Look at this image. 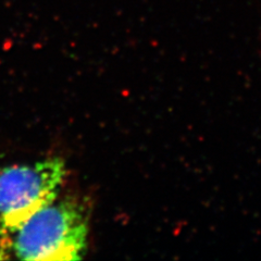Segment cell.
Here are the masks:
<instances>
[{
  "instance_id": "6da1fadb",
  "label": "cell",
  "mask_w": 261,
  "mask_h": 261,
  "mask_svg": "<svg viewBox=\"0 0 261 261\" xmlns=\"http://www.w3.org/2000/svg\"><path fill=\"white\" fill-rule=\"evenodd\" d=\"M87 236L86 209L58 196L0 241V259L79 260L86 252Z\"/></svg>"
},
{
  "instance_id": "7a4b0ae2",
  "label": "cell",
  "mask_w": 261,
  "mask_h": 261,
  "mask_svg": "<svg viewBox=\"0 0 261 261\" xmlns=\"http://www.w3.org/2000/svg\"><path fill=\"white\" fill-rule=\"evenodd\" d=\"M67 175L60 157L18 163L0 170V241L59 196Z\"/></svg>"
}]
</instances>
